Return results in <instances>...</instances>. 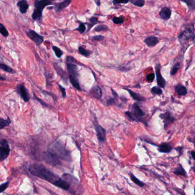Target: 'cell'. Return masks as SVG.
<instances>
[{"instance_id":"cell-19","label":"cell","mask_w":195,"mask_h":195,"mask_svg":"<svg viewBox=\"0 0 195 195\" xmlns=\"http://www.w3.org/2000/svg\"><path fill=\"white\" fill-rule=\"evenodd\" d=\"M17 6L19 9V12H21L22 14H25L27 13L28 10L29 5L28 4L27 1L21 0L17 2Z\"/></svg>"},{"instance_id":"cell-36","label":"cell","mask_w":195,"mask_h":195,"mask_svg":"<svg viewBox=\"0 0 195 195\" xmlns=\"http://www.w3.org/2000/svg\"><path fill=\"white\" fill-rule=\"evenodd\" d=\"M52 49H53L54 54L57 57L60 58L62 56L64 53H63L62 50H61L59 48H58L57 46H53L52 47Z\"/></svg>"},{"instance_id":"cell-13","label":"cell","mask_w":195,"mask_h":195,"mask_svg":"<svg viewBox=\"0 0 195 195\" xmlns=\"http://www.w3.org/2000/svg\"><path fill=\"white\" fill-rule=\"evenodd\" d=\"M144 41L146 46L149 48H153L156 46L159 42V40L156 36H149L144 39Z\"/></svg>"},{"instance_id":"cell-8","label":"cell","mask_w":195,"mask_h":195,"mask_svg":"<svg viewBox=\"0 0 195 195\" xmlns=\"http://www.w3.org/2000/svg\"><path fill=\"white\" fill-rule=\"evenodd\" d=\"M159 117L163 120L164 123V128L166 129L167 127L172 124L176 120V118L172 116L170 112L167 111L164 113H161L159 115Z\"/></svg>"},{"instance_id":"cell-34","label":"cell","mask_w":195,"mask_h":195,"mask_svg":"<svg viewBox=\"0 0 195 195\" xmlns=\"http://www.w3.org/2000/svg\"><path fill=\"white\" fill-rule=\"evenodd\" d=\"M109 30V27L105 25H99L96 26L93 29L94 32H106Z\"/></svg>"},{"instance_id":"cell-5","label":"cell","mask_w":195,"mask_h":195,"mask_svg":"<svg viewBox=\"0 0 195 195\" xmlns=\"http://www.w3.org/2000/svg\"><path fill=\"white\" fill-rule=\"evenodd\" d=\"M93 125L96 131V136H97L99 142L101 144V143H103L104 142H106V140H107L106 130L100 124L95 115H94V117H93Z\"/></svg>"},{"instance_id":"cell-3","label":"cell","mask_w":195,"mask_h":195,"mask_svg":"<svg viewBox=\"0 0 195 195\" xmlns=\"http://www.w3.org/2000/svg\"><path fill=\"white\" fill-rule=\"evenodd\" d=\"M125 114L131 121L142 122L146 126L148 125L146 122L144 120V117L146 115L145 112L140 108L138 104L136 103L133 104L131 108V111H126L125 112Z\"/></svg>"},{"instance_id":"cell-18","label":"cell","mask_w":195,"mask_h":195,"mask_svg":"<svg viewBox=\"0 0 195 195\" xmlns=\"http://www.w3.org/2000/svg\"><path fill=\"white\" fill-rule=\"evenodd\" d=\"M126 91L128 92L129 95L130 97L133 99L135 100V101H137L138 102H144V101H146V99L143 97V96L140 95V94H138V93H136L134 91H132L130 89H128V88H125Z\"/></svg>"},{"instance_id":"cell-10","label":"cell","mask_w":195,"mask_h":195,"mask_svg":"<svg viewBox=\"0 0 195 195\" xmlns=\"http://www.w3.org/2000/svg\"><path fill=\"white\" fill-rule=\"evenodd\" d=\"M27 35L28 37L32 40L38 45L40 46L42 44L44 41V37L41 35L38 34L37 32H36L33 30H30L27 33Z\"/></svg>"},{"instance_id":"cell-28","label":"cell","mask_w":195,"mask_h":195,"mask_svg":"<svg viewBox=\"0 0 195 195\" xmlns=\"http://www.w3.org/2000/svg\"><path fill=\"white\" fill-rule=\"evenodd\" d=\"M150 93L154 96H156V95L160 96L163 94V90L159 87L155 86L151 88Z\"/></svg>"},{"instance_id":"cell-51","label":"cell","mask_w":195,"mask_h":195,"mask_svg":"<svg viewBox=\"0 0 195 195\" xmlns=\"http://www.w3.org/2000/svg\"><path fill=\"white\" fill-rule=\"evenodd\" d=\"M1 46H0V50H1Z\"/></svg>"},{"instance_id":"cell-29","label":"cell","mask_w":195,"mask_h":195,"mask_svg":"<svg viewBox=\"0 0 195 195\" xmlns=\"http://www.w3.org/2000/svg\"><path fill=\"white\" fill-rule=\"evenodd\" d=\"M11 123V120L9 117H8L7 120H5L0 117V129H2L4 128L9 126Z\"/></svg>"},{"instance_id":"cell-1","label":"cell","mask_w":195,"mask_h":195,"mask_svg":"<svg viewBox=\"0 0 195 195\" xmlns=\"http://www.w3.org/2000/svg\"><path fill=\"white\" fill-rule=\"evenodd\" d=\"M44 160L53 166L61 164V160L71 161V155L61 142H55L50 145L44 155Z\"/></svg>"},{"instance_id":"cell-17","label":"cell","mask_w":195,"mask_h":195,"mask_svg":"<svg viewBox=\"0 0 195 195\" xmlns=\"http://www.w3.org/2000/svg\"><path fill=\"white\" fill-rule=\"evenodd\" d=\"M156 146L158 147V150L159 152L163 153H168L171 152L172 147L168 143L163 142L160 145H156Z\"/></svg>"},{"instance_id":"cell-33","label":"cell","mask_w":195,"mask_h":195,"mask_svg":"<svg viewBox=\"0 0 195 195\" xmlns=\"http://www.w3.org/2000/svg\"><path fill=\"white\" fill-rule=\"evenodd\" d=\"M129 2L133 4L134 6L139 7V8L143 7L145 5V3H146L144 0H131V1H129Z\"/></svg>"},{"instance_id":"cell-43","label":"cell","mask_w":195,"mask_h":195,"mask_svg":"<svg viewBox=\"0 0 195 195\" xmlns=\"http://www.w3.org/2000/svg\"><path fill=\"white\" fill-rule=\"evenodd\" d=\"M107 104L109 106L116 105V99L115 98H110L108 100Z\"/></svg>"},{"instance_id":"cell-31","label":"cell","mask_w":195,"mask_h":195,"mask_svg":"<svg viewBox=\"0 0 195 195\" xmlns=\"http://www.w3.org/2000/svg\"><path fill=\"white\" fill-rule=\"evenodd\" d=\"M0 69L4 70L5 72L9 73H14L15 72L13 69H12L11 67H10L9 66L0 63Z\"/></svg>"},{"instance_id":"cell-24","label":"cell","mask_w":195,"mask_h":195,"mask_svg":"<svg viewBox=\"0 0 195 195\" xmlns=\"http://www.w3.org/2000/svg\"><path fill=\"white\" fill-rule=\"evenodd\" d=\"M129 176H130V179L132 181V182L136 184L138 187H144L145 186V185H146L145 183L142 181L141 180H139L138 177H136V176H134L132 173H129Z\"/></svg>"},{"instance_id":"cell-41","label":"cell","mask_w":195,"mask_h":195,"mask_svg":"<svg viewBox=\"0 0 195 195\" xmlns=\"http://www.w3.org/2000/svg\"><path fill=\"white\" fill-rule=\"evenodd\" d=\"M105 38V36H104L103 35H96L95 36H93L91 40L93 41H100L103 40Z\"/></svg>"},{"instance_id":"cell-7","label":"cell","mask_w":195,"mask_h":195,"mask_svg":"<svg viewBox=\"0 0 195 195\" xmlns=\"http://www.w3.org/2000/svg\"><path fill=\"white\" fill-rule=\"evenodd\" d=\"M11 149L8 141L6 139L0 140V161H4L8 158Z\"/></svg>"},{"instance_id":"cell-48","label":"cell","mask_w":195,"mask_h":195,"mask_svg":"<svg viewBox=\"0 0 195 195\" xmlns=\"http://www.w3.org/2000/svg\"><path fill=\"white\" fill-rule=\"evenodd\" d=\"M194 153H195V152L193 151V150H192L191 152V155L192 158V159L193 160H195V158H194Z\"/></svg>"},{"instance_id":"cell-45","label":"cell","mask_w":195,"mask_h":195,"mask_svg":"<svg viewBox=\"0 0 195 195\" xmlns=\"http://www.w3.org/2000/svg\"><path fill=\"white\" fill-rule=\"evenodd\" d=\"M113 4L114 5H117V4H128V3H129V1H115V0H113Z\"/></svg>"},{"instance_id":"cell-39","label":"cell","mask_w":195,"mask_h":195,"mask_svg":"<svg viewBox=\"0 0 195 195\" xmlns=\"http://www.w3.org/2000/svg\"><path fill=\"white\" fill-rule=\"evenodd\" d=\"M34 99H35L37 101H38V103L40 104H41L42 106H43V107L46 108H51L50 107L49 105H48V104L46 103L45 102H44L43 100H42L41 99H39L38 97H37V96H36V95H35V93H34Z\"/></svg>"},{"instance_id":"cell-16","label":"cell","mask_w":195,"mask_h":195,"mask_svg":"<svg viewBox=\"0 0 195 195\" xmlns=\"http://www.w3.org/2000/svg\"><path fill=\"white\" fill-rule=\"evenodd\" d=\"M68 78H69V81H70V84L72 85V86L74 88L76 89L77 90H78L79 91H82L80 85V83H79L78 76L69 74Z\"/></svg>"},{"instance_id":"cell-4","label":"cell","mask_w":195,"mask_h":195,"mask_svg":"<svg viewBox=\"0 0 195 195\" xmlns=\"http://www.w3.org/2000/svg\"><path fill=\"white\" fill-rule=\"evenodd\" d=\"M52 4V1L36 0L35 2V9L32 15V19L37 21H40L42 19V12L44 9Z\"/></svg>"},{"instance_id":"cell-30","label":"cell","mask_w":195,"mask_h":195,"mask_svg":"<svg viewBox=\"0 0 195 195\" xmlns=\"http://www.w3.org/2000/svg\"><path fill=\"white\" fill-rule=\"evenodd\" d=\"M66 63H70V64H74V65H80V66H85V65H83L81 63H80L78 61H77L72 56H68L66 57Z\"/></svg>"},{"instance_id":"cell-42","label":"cell","mask_w":195,"mask_h":195,"mask_svg":"<svg viewBox=\"0 0 195 195\" xmlns=\"http://www.w3.org/2000/svg\"><path fill=\"white\" fill-rule=\"evenodd\" d=\"M9 184V182L7 181L0 185V193L3 192L4 191H5V189L8 187Z\"/></svg>"},{"instance_id":"cell-37","label":"cell","mask_w":195,"mask_h":195,"mask_svg":"<svg viewBox=\"0 0 195 195\" xmlns=\"http://www.w3.org/2000/svg\"><path fill=\"white\" fill-rule=\"evenodd\" d=\"M0 33L5 37H7L9 36V32L6 28L2 23H0Z\"/></svg>"},{"instance_id":"cell-44","label":"cell","mask_w":195,"mask_h":195,"mask_svg":"<svg viewBox=\"0 0 195 195\" xmlns=\"http://www.w3.org/2000/svg\"><path fill=\"white\" fill-rule=\"evenodd\" d=\"M58 86L59 89H60V91H61L62 97H63V98H65L66 96V93L65 88H64V87H62L60 84H58Z\"/></svg>"},{"instance_id":"cell-25","label":"cell","mask_w":195,"mask_h":195,"mask_svg":"<svg viewBox=\"0 0 195 195\" xmlns=\"http://www.w3.org/2000/svg\"><path fill=\"white\" fill-rule=\"evenodd\" d=\"M89 20L90 23H86V24L88 25L87 32H89V31H90L92 27H93L95 25L97 24V23H98V21H99L98 18L96 17H95V16L91 17Z\"/></svg>"},{"instance_id":"cell-32","label":"cell","mask_w":195,"mask_h":195,"mask_svg":"<svg viewBox=\"0 0 195 195\" xmlns=\"http://www.w3.org/2000/svg\"><path fill=\"white\" fill-rule=\"evenodd\" d=\"M78 52L82 56H84L85 57H89L91 54V52L90 51L85 49L84 48H83V46L78 47Z\"/></svg>"},{"instance_id":"cell-9","label":"cell","mask_w":195,"mask_h":195,"mask_svg":"<svg viewBox=\"0 0 195 195\" xmlns=\"http://www.w3.org/2000/svg\"><path fill=\"white\" fill-rule=\"evenodd\" d=\"M155 73L156 76V81L158 87L160 88H165L166 86V81L163 77L161 73V65L160 64H157L155 66Z\"/></svg>"},{"instance_id":"cell-52","label":"cell","mask_w":195,"mask_h":195,"mask_svg":"<svg viewBox=\"0 0 195 195\" xmlns=\"http://www.w3.org/2000/svg\"><path fill=\"white\" fill-rule=\"evenodd\" d=\"M54 195H55V194H54Z\"/></svg>"},{"instance_id":"cell-23","label":"cell","mask_w":195,"mask_h":195,"mask_svg":"<svg viewBox=\"0 0 195 195\" xmlns=\"http://www.w3.org/2000/svg\"><path fill=\"white\" fill-rule=\"evenodd\" d=\"M173 172L177 176H183L184 177L187 176V172L185 171V169L184 168L183 165L181 164H179V166L175 169L174 171Z\"/></svg>"},{"instance_id":"cell-20","label":"cell","mask_w":195,"mask_h":195,"mask_svg":"<svg viewBox=\"0 0 195 195\" xmlns=\"http://www.w3.org/2000/svg\"><path fill=\"white\" fill-rule=\"evenodd\" d=\"M175 91L177 95L180 96H185L187 94V89L183 85L177 84L175 86Z\"/></svg>"},{"instance_id":"cell-38","label":"cell","mask_w":195,"mask_h":195,"mask_svg":"<svg viewBox=\"0 0 195 195\" xmlns=\"http://www.w3.org/2000/svg\"><path fill=\"white\" fill-rule=\"evenodd\" d=\"M74 31H78L80 34H83L86 31V27H85V24L83 23H81L79 25L78 27L75 29Z\"/></svg>"},{"instance_id":"cell-11","label":"cell","mask_w":195,"mask_h":195,"mask_svg":"<svg viewBox=\"0 0 195 195\" xmlns=\"http://www.w3.org/2000/svg\"><path fill=\"white\" fill-rule=\"evenodd\" d=\"M16 91L25 103L28 102L29 100L31 99V97L29 95L28 90L25 87L23 84L18 85L16 89Z\"/></svg>"},{"instance_id":"cell-6","label":"cell","mask_w":195,"mask_h":195,"mask_svg":"<svg viewBox=\"0 0 195 195\" xmlns=\"http://www.w3.org/2000/svg\"><path fill=\"white\" fill-rule=\"evenodd\" d=\"M191 38L193 40L195 39V28L193 24L192 27L191 26L185 28V30L181 32L180 35L178 36V40L181 44H183Z\"/></svg>"},{"instance_id":"cell-26","label":"cell","mask_w":195,"mask_h":195,"mask_svg":"<svg viewBox=\"0 0 195 195\" xmlns=\"http://www.w3.org/2000/svg\"><path fill=\"white\" fill-rule=\"evenodd\" d=\"M180 67H181V64L180 62H176L172 67V69L170 72V75L175 76L176 73H177V72L179 70Z\"/></svg>"},{"instance_id":"cell-46","label":"cell","mask_w":195,"mask_h":195,"mask_svg":"<svg viewBox=\"0 0 195 195\" xmlns=\"http://www.w3.org/2000/svg\"><path fill=\"white\" fill-rule=\"evenodd\" d=\"M41 92H42L44 95H49L50 96H52L54 100H56V96H55V95H54L53 94H52V93H48V92H47V91H43V90L41 91Z\"/></svg>"},{"instance_id":"cell-12","label":"cell","mask_w":195,"mask_h":195,"mask_svg":"<svg viewBox=\"0 0 195 195\" xmlns=\"http://www.w3.org/2000/svg\"><path fill=\"white\" fill-rule=\"evenodd\" d=\"M90 96L95 98L96 99H101L103 95L101 89L99 85L93 86L89 91Z\"/></svg>"},{"instance_id":"cell-27","label":"cell","mask_w":195,"mask_h":195,"mask_svg":"<svg viewBox=\"0 0 195 195\" xmlns=\"http://www.w3.org/2000/svg\"><path fill=\"white\" fill-rule=\"evenodd\" d=\"M184 3H185L187 5L188 9L189 11H193L195 9V0H188V1H182Z\"/></svg>"},{"instance_id":"cell-15","label":"cell","mask_w":195,"mask_h":195,"mask_svg":"<svg viewBox=\"0 0 195 195\" xmlns=\"http://www.w3.org/2000/svg\"><path fill=\"white\" fill-rule=\"evenodd\" d=\"M172 15V11L168 7L162 8L160 12H159V16L161 19L164 21L168 20Z\"/></svg>"},{"instance_id":"cell-47","label":"cell","mask_w":195,"mask_h":195,"mask_svg":"<svg viewBox=\"0 0 195 195\" xmlns=\"http://www.w3.org/2000/svg\"><path fill=\"white\" fill-rule=\"evenodd\" d=\"M111 91H112V95H113V96H114V98L115 99H117L118 98V97H119V95H118V94L116 92L115 90L114 89H113L112 88H111Z\"/></svg>"},{"instance_id":"cell-14","label":"cell","mask_w":195,"mask_h":195,"mask_svg":"<svg viewBox=\"0 0 195 195\" xmlns=\"http://www.w3.org/2000/svg\"><path fill=\"white\" fill-rule=\"evenodd\" d=\"M72 1L70 0H65L60 2H58L54 4L53 9L56 12H61L63 9L65 8L68 7L70 4H71Z\"/></svg>"},{"instance_id":"cell-22","label":"cell","mask_w":195,"mask_h":195,"mask_svg":"<svg viewBox=\"0 0 195 195\" xmlns=\"http://www.w3.org/2000/svg\"><path fill=\"white\" fill-rule=\"evenodd\" d=\"M54 66L56 70L57 71L58 74L61 77L62 80L65 82V84H67L68 83V77H67V74L65 72L64 70L61 69V68H60V66H58L57 64H54Z\"/></svg>"},{"instance_id":"cell-2","label":"cell","mask_w":195,"mask_h":195,"mask_svg":"<svg viewBox=\"0 0 195 195\" xmlns=\"http://www.w3.org/2000/svg\"><path fill=\"white\" fill-rule=\"evenodd\" d=\"M29 171L32 175L42 180H45L53 185H54L60 177L42 164H33L31 165L29 167Z\"/></svg>"},{"instance_id":"cell-21","label":"cell","mask_w":195,"mask_h":195,"mask_svg":"<svg viewBox=\"0 0 195 195\" xmlns=\"http://www.w3.org/2000/svg\"><path fill=\"white\" fill-rule=\"evenodd\" d=\"M66 68L69 74L79 76V74L78 73V66L73 64L66 63Z\"/></svg>"},{"instance_id":"cell-35","label":"cell","mask_w":195,"mask_h":195,"mask_svg":"<svg viewBox=\"0 0 195 195\" xmlns=\"http://www.w3.org/2000/svg\"><path fill=\"white\" fill-rule=\"evenodd\" d=\"M125 21L124 16H120V17H113L112 19L113 23L116 25H120L124 23Z\"/></svg>"},{"instance_id":"cell-40","label":"cell","mask_w":195,"mask_h":195,"mask_svg":"<svg viewBox=\"0 0 195 195\" xmlns=\"http://www.w3.org/2000/svg\"><path fill=\"white\" fill-rule=\"evenodd\" d=\"M155 78V73H151L148 74L146 76V80L148 82V83H152Z\"/></svg>"},{"instance_id":"cell-49","label":"cell","mask_w":195,"mask_h":195,"mask_svg":"<svg viewBox=\"0 0 195 195\" xmlns=\"http://www.w3.org/2000/svg\"><path fill=\"white\" fill-rule=\"evenodd\" d=\"M95 3L97 5V6H100V4H101L100 1H99H99H96V0H95Z\"/></svg>"},{"instance_id":"cell-50","label":"cell","mask_w":195,"mask_h":195,"mask_svg":"<svg viewBox=\"0 0 195 195\" xmlns=\"http://www.w3.org/2000/svg\"><path fill=\"white\" fill-rule=\"evenodd\" d=\"M6 80V78L2 76H0V81H4Z\"/></svg>"}]
</instances>
